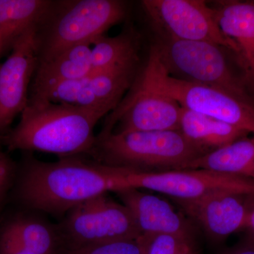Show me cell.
<instances>
[{
    "label": "cell",
    "mask_w": 254,
    "mask_h": 254,
    "mask_svg": "<svg viewBox=\"0 0 254 254\" xmlns=\"http://www.w3.org/2000/svg\"><path fill=\"white\" fill-rule=\"evenodd\" d=\"M140 78L156 91L176 100L182 108L254 135V106L218 88L170 76L151 52Z\"/></svg>",
    "instance_id": "6"
},
{
    "label": "cell",
    "mask_w": 254,
    "mask_h": 254,
    "mask_svg": "<svg viewBox=\"0 0 254 254\" xmlns=\"http://www.w3.org/2000/svg\"><path fill=\"white\" fill-rule=\"evenodd\" d=\"M138 43L130 33L115 37L102 36L91 47L93 71L134 68L138 61Z\"/></svg>",
    "instance_id": "20"
},
{
    "label": "cell",
    "mask_w": 254,
    "mask_h": 254,
    "mask_svg": "<svg viewBox=\"0 0 254 254\" xmlns=\"http://www.w3.org/2000/svg\"><path fill=\"white\" fill-rule=\"evenodd\" d=\"M246 196L217 192L194 200L172 199L210 238L221 240L245 229L252 202Z\"/></svg>",
    "instance_id": "12"
},
{
    "label": "cell",
    "mask_w": 254,
    "mask_h": 254,
    "mask_svg": "<svg viewBox=\"0 0 254 254\" xmlns=\"http://www.w3.org/2000/svg\"><path fill=\"white\" fill-rule=\"evenodd\" d=\"M103 114L73 105L31 98L12 130L1 137L10 150L53 153L63 157L90 153L94 128Z\"/></svg>",
    "instance_id": "2"
},
{
    "label": "cell",
    "mask_w": 254,
    "mask_h": 254,
    "mask_svg": "<svg viewBox=\"0 0 254 254\" xmlns=\"http://www.w3.org/2000/svg\"><path fill=\"white\" fill-rule=\"evenodd\" d=\"M11 48L9 56L0 64V138L28 105V86L38 66L36 26L18 37Z\"/></svg>",
    "instance_id": "11"
},
{
    "label": "cell",
    "mask_w": 254,
    "mask_h": 254,
    "mask_svg": "<svg viewBox=\"0 0 254 254\" xmlns=\"http://www.w3.org/2000/svg\"><path fill=\"white\" fill-rule=\"evenodd\" d=\"M141 4L160 36L180 41L208 42L241 55L236 43L220 29L213 7L205 1L144 0Z\"/></svg>",
    "instance_id": "7"
},
{
    "label": "cell",
    "mask_w": 254,
    "mask_h": 254,
    "mask_svg": "<svg viewBox=\"0 0 254 254\" xmlns=\"http://www.w3.org/2000/svg\"><path fill=\"white\" fill-rule=\"evenodd\" d=\"M126 6L118 0H81L62 14L52 28L43 50L46 58L83 43H91L125 18Z\"/></svg>",
    "instance_id": "9"
},
{
    "label": "cell",
    "mask_w": 254,
    "mask_h": 254,
    "mask_svg": "<svg viewBox=\"0 0 254 254\" xmlns=\"http://www.w3.org/2000/svg\"><path fill=\"white\" fill-rule=\"evenodd\" d=\"M89 154L107 166L143 173L186 170L204 155L180 130L101 131Z\"/></svg>",
    "instance_id": "4"
},
{
    "label": "cell",
    "mask_w": 254,
    "mask_h": 254,
    "mask_svg": "<svg viewBox=\"0 0 254 254\" xmlns=\"http://www.w3.org/2000/svg\"><path fill=\"white\" fill-rule=\"evenodd\" d=\"M150 52L170 76L218 88L254 107V73L234 50L160 36Z\"/></svg>",
    "instance_id": "3"
},
{
    "label": "cell",
    "mask_w": 254,
    "mask_h": 254,
    "mask_svg": "<svg viewBox=\"0 0 254 254\" xmlns=\"http://www.w3.org/2000/svg\"><path fill=\"white\" fill-rule=\"evenodd\" d=\"M51 2L45 0H0V43L15 40L47 14Z\"/></svg>",
    "instance_id": "19"
},
{
    "label": "cell",
    "mask_w": 254,
    "mask_h": 254,
    "mask_svg": "<svg viewBox=\"0 0 254 254\" xmlns=\"http://www.w3.org/2000/svg\"><path fill=\"white\" fill-rule=\"evenodd\" d=\"M127 188L149 190L171 199L194 200L230 192L254 198V181L206 170H182L143 173L126 170Z\"/></svg>",
    "instance_id": "8"
},
{
    "label": "cell",
    "mask_w": 254,
    "mask_h": 254,
    "mask_svg": "<svg viewBox=\"0 0 254 254\" xmlns=\"http://www.w3.org/2000/svg\"><path fill=\"white\" fill-rule=\"evenodd\" d=\"M1 232L9 235L31 254H54L60 250L57 225L33 215H19Z\"/></svg>",
    "instance_id": "18"
},
{
    "label": "cell",
    "mask_w": 254,
    "mask_h": 254,
    "mask_svg": "<svg viewBox=\"0 0 254 254\" xmlns=\"http://www.w3.org/2000/svg\"><path fill=\"white\" fill-rule=\"evenodd\" d=\"M225 254H254V242L252 241L237 246Z\"/></svg>",
    "instance_id": "25"
},
{
    "label": "cell",
    "mask_w": 254,
    "mask_h": 254,
    "mask_svg": "<svg viewBox=\"0 0 254 254\" xmlns=\"http://www.w3.org/2000/svg\"><path fill=\"white\" fill-rule=\"evenodd\" d=\"M0 254H31L9 235L0 234Z\"/></svg>",
    "instance_id": "24"
},
{
    "label": "cell",
    "mask_w": 254,
    "mask_h": 254,
    "mask_svg": "<svg viewBox=\"0 0 254 254\" xmlns=\"http://www.w3.org/2000/svg\"><path fill=\"white\" fill-rule=\"evenodd\" d=\"M198 169L254 181V135L202 155L189 164L186 170Z\"/></svg>",
    "instance_id": "17"
},
{
    "label": "cell",
    "mask_w": 254,
    "mask_h": 254,
    "mask_svg": "<svg viewBox=\"0 0 254 254\" xmlns=\"http://www.w3.org/2000/svg\"><path fill=\"white\" fill-rule=\"evenodd\" d=\"M181 105L141 78L129 95L112 111L102 131L180 130Z\"/></svg>",
    "instance_id": "10"
},
{
    "label": "cell",
    "mask_w": 254,
    "mask_h": 254,
    "mask_svg": "<svg viewBox=\"0 0 254 254\" xmlns=\"http://www.w3.org/2000/svg\"><path fill=\"white\" fill-rule=\"evenodd\" d=\"M115 193L134 217L141 232L139 240L145 245L159 235L195 237L191 222L177 213L163 198L133 188L125 189Z\"/></svg>",
    "instance_id": "13"
},
{
    "label": "cell",
    "mask_w": 254,
    "mask_h": 254,
    "mask_svg": "<svg viewBox=\"0 0 254 254\" xmlns=\"http://www.w3.org/2000/svg\"><path fill=\"white\" fill-rule=\"evenodd\" d=\"M145 254H199L195 237L159 235L147 246Z\"/></svg>",
    "instance_id": "21"
},
{
    "label": "cell",
    "mask_w": 254,
    "mask_h": 254,
    "mask_svg": "<svg viewBox=\"0 0 254 254\" xmlns=\"http://www.w3.org/2000/svg\"><path fill=\"white\" fill-rule=\"evenodd\" d=\"M93 42L69 47L42 58L37 68L33 91L89 75L93 71L91 47Z\"/></svg>",
    "instance_id": "14"
},
{
    "label": "cell",
    "mask_w": 254,
    "mask_h": 254,
    "mask_svg": "<svg viewBox=\"0 0 254 254\" xmlns=\"http://www.w3.org/2000/svg\"><path fill=\"white\" fill-rule=\"evenodd\" d=\"M180 131L203 155L250 133L208 115L182 108Z\"/></svg>",
    "instance_id": "15"
},
{
    "label": "cell",
    "mask_w": 254,
    "mask_h": 254,
    "mask_svg": "<svg viewBox=\"0 0 254 254\" xmlns=\"http://www.w3.org/2000/svg\"><path fill=\"white\" fill-rule=\"evenodd\" d=\"M213 9L219 28L236 43L254 75V3L219 1Z\"/></svg>",
    "instance_id": "16"
},
{
    "label": "cell",
    "mask_w": 254,
    "mask_h": 254,
    "mask_svg": "<svg viewBox=\"0 0 254 254\" xmlns=\"http://www.w3.org/2000/svg\"><path fill=\"white\" fill-rule=\"evenodd\" d=\"M14 185L21 205L54 216H64L83 202L120 190L118 168L76 156L50 163L26 158Z\"/></svg>",
    "instance_id": "1"
},
{
    "label": "cell",
    "mask_w": 254,
    "mask_h": 254,
    "mask_svg": "<svg viewBox=\"0 0 254 254\" xmlns=\"http://www.w3.org/2000/svg\"><path fill=\"white\" fill-rule=\"evenodd\" d=\"M246 228L248 229L252 236V242H254V201L252 202V206H251Z\"/></svg>",
    "instance_id": "26"
},
{
    "label": "cell",
    "mask_w": 254,
    "mask_h": 254,
    "mask_svg": "<svg viewBox=\"0 0 254 254\" xmlns=\"http://www.w3.org/2000/svg\"><path fill=\"white\" fill-rule=\"evenodd\" d=\"M146 246L141 240H125L71 250H60L54 254H145Z\"/></svg>",
    "instance_id": "22"
},
{
    "label": "cell",
    "mask_w": 254,
    "mask_h": 254,
    "mask_svg": "<svg viewBox=\"0 0 254 254\" xmlns=\"http://www.w3.org/2000/svg\"><path fill=\"white\" fill-rule=\"evenodd\" d=\"M18 169L13 160L0 150V205L14 185Z\"/></svg>",
    "instance_id": "23"
},
{
    "label": "cell",
    "mask_w": 254,
    "mask_h": 254,
    "mask_svg": "<svg viewBox=\"0 0 254 254\" xmlns=\"http://www.w3.org/2000/svg\"><path fill=\"white\" fill-rule=\"evenodd\" d=\"M57 228L60 250L138 240L141 236L131 211L107 193L73 207L64 215Z\"/></svg>",
    "instance_id": "5"
}]
</instances>
